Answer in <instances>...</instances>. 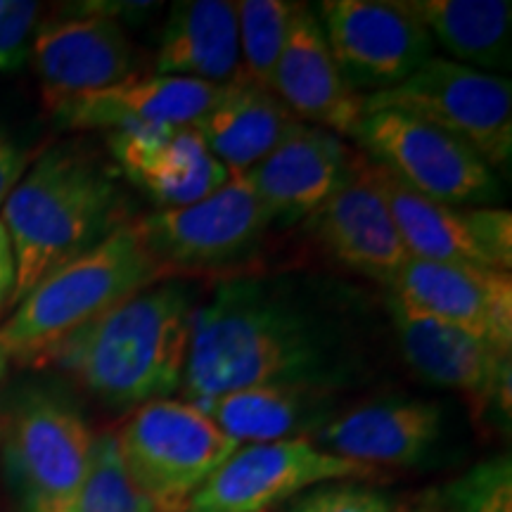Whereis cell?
<instances>
[{
	"mask_svg": "<svg viewBox=\"0 0 512 512\" xmlns=\"http://www.w3.org/2000/svg\"><path fill=\"white\" fill-rule=\"evenodd\" d=\"M91 446L86 420L62 394H24L5 441V467L22 512H74Z\"/></svg>",
	"mask_w": 512,
	"mask_h": 512,
	"instance_id": "obj_8",
	"label": "cell"
},
{
	"mask_svg": "<svg viewBox=\"0 0 512 512\" xmlns=\"http://www.w3.org/2000/svg\"><path fill=\"white\" fill-rule=\"evenodd\" d=\"M240 72L238 8L226 0H181L166 17L155 74L226 86Z\"/></svg>",
	"mask_w": 512,
	"mask_h": 512,
	"instance_id": "obj_23",
	"label": "cell"
},
{
	"mask_svg": "<svg viewBox=\"0 0 512 512\" xmlns=\"http://www.w3.org/2000/svg\"><path fill=\"white\" fill-rule=\"evenodd\" d=\"M41 15V3L0 0V74L19 72L29 62Z\"/></svg>",
	"mask_w": 512,
	"mask_h": 512,
	"instance_id": "obj_30",
	"label": "cell"
},
{
	"mask_svg": "<svg viewBox=\"0 0 512 512\" xmlns=\"http://www.w3.org/2000/svg\"><path fill=\"white\" fill-rule=\"evenodd\" d=\"M441 512H512V460L498 453L446 484Z\"/></svg>",
	"mask_w": 512,
	"mask_h": 512,
	"instance_id": "obj_28",
	"label": "cell"
},
{
	"mask_svg": "<svg viewBox=\"0 0 512 512\" xmlns=\"http://www.w3.org/2000/svg\"><path fill=\"white\" fill-rule=\"evenodd\" d=\"M74 512H157L150 498L128 475L114 432L93 437L88 472Z\"/></svg>",
	"mask_w": 512,
	"mask_h": 512,
	"instance_id": "obj_27",
	"label": "cell"
},
{
	"mask_svg": "<svg viewBox=\"0 0 512 512\" xmlns=\"http://www.w3.org/2000/svg\"><path fill=\"white\" fill-rule=\"evenodd\" d=\"M446 60L486 74L510 67L512 5L508 0H406Z\"/></svg>",
	"mask_w": 512,
	"mask_h": 512,
	"instance_id": "obj_25",
	"label": "cell"
},
{
	"mask_svg": "<svg viewBox=\"0 0 512 512\" xmlns=\"http://www.w3.org/2000/svg\"><path fill=\"white\" fill-rule=\"evenodd\" d=\"M375 181L413 259L510 273L512 214L498 207H453L408 190L373 164Z\"/></svg>",
	"mask_w": 512,
	"mask_h": 512,
	"instance_id": "obj_13",
	"label": "cell"
},
{
	"mask_svg": "<svg viewBox=\"0 0 512 512\" xmlns=\"http://www.w3.org/2000/svg\"><path fill=\"white\" fill-rule=\"evenodd\" d=\"M29 164V152L15 138L0 131V204L10 195L19 178L24 176Z\"/></svg>",
	"mask_w": 512,
	"mask_h": 512,
	"instance_id": "obj_31",
	"label": "cell"
},
{
	"mask_svg": "<svg viewBox=\"0 0 512 512\" xmlns=\"http://www.w3.org/2000/svg\"><path fill=\"white\" fill-rule=\"evenodd\" d=\"M271 91L302 124L351 138L361 119V95L339 72L313 5L294 3Z\"/></svg>",
	"mask_w": 512,
	"mask_h": 512,
	"instance_id": "obj_19",
	"label": "cell"
},
{
	"mask_svg": "<svg viewBox=\"0 0 512 512\" xmlns=\"http://www.w3.org/2000/svg\"><path fill=\"white\" fill-rule=\"evenodd\" d=\"M235 8H238L240 36V72L235 79L271 91L275 64H278L280 53H283L294 3H285V0H242V3H235Z\"/></svg>",
	"mask_w": 512,
	"mask_h": 512,
	"instance_id": "obj_26",
	"label": "cell"
},
{
	"mask_svg": "<svg viewBox=\"0 0 512 512\" xmlns=\"http://www.w3.org/2000/svg\"><path fill=\"white\" fill-rule=\"evenodd\" d=\"M347 138L297 121L275 150L242 174L275 221H306L349 176Z\"/></svg>",
	"mask_w": 512,
	"mask_h": 512,
	"instance_id": "obj_20",
	"label": "cell"
},
{
	"mask_svg": "<svg viewBox=\"0 0 512 512\" xmlns=\"http://www.w3.org/2000/svg\"><path fill=\"white\" fill-rule=\"evenodd\" d=\"M316 15L339 72L361 98L392 91L434 57L406 0H325Z\"/></svg>",
	"mask_w": 512,
	"mask_h": 512,
	"instance_id": "obj_10",
	"label": "cell"
},
{
	"mask_svg": "<svg viewBox=\"0 0 512 512\" xmlns=\"http://www.w3.org/2000/svg\"><path fill=\"white\" fill-rule=\"evenodd\" d=\"M387 311L401 354L420 380L463 394L482 418H494L501 425H508L512 354L420 316L392 294L387 297Z\"/></svg>",
	"mask_w": 512,
	"mask_h": 512,
	"instance_id": "obj_12",
	"label": "cell"
},
{
	"mask_svg": "<svg viewBox=\"0 0 512 512\" xmlns=\"http://www.w3.org/2000/svg\"><path fill=\"white\" fill-rule=\"evenodd\" d=\"M375 110H399L444 128L494 171L510 164L512 88L501 74L434 55L392 91L361 98V117Z\"/></svg>",
	"mask_w": 512,
	"mask_h": 512,
	"instance_id": "obj_7",
	"label": "cell"
},
{
	"mask_svg": "<svg viewBox=\"0 0 512 512\" xmlns=\"http://www.w3.org/2000/svg\"><path fill=\"white\" fill-rule=\"evenodd\" d=\"M29 60L48 110L74 95L105 91L140 76L138 50L124 24L81 10L38 24Z\"/></svg>",
	"mask_w": 512,
	"mask_h": 512,
	"instance_id": "obj_14",
	"label": "cell"
},
{
	"mask_svg": "<svg viewBox=\"0 0 512 512\" xmlns=\"http://www.w3.org/2000/svg\"><path fill=\"white\" fill-rule=\"evenodd\" d=\"M294 124V114L273 91L235 79L223 86L219 102L192 128L230 174H247L271 155Z\"/></svg>",
	"mask_w": 512,
	"mask_h": 512,
	"instance_id": "obj_24",
	"label": "cell"
},
{
	"mask_svg": "<svg viewBox=\"0 0 512 512\" xmlns=\"http://www.w3.org/2000/svg\"><path fill=\"white\" fill-rule=\"evenodd\" d=\"M223 93L214 83L178 76H133L119 86L74 95L50 107L57 124L69 131H124L145 126H192Z\"/></svg>",
	"mask_w": 512,
	"mask_h": 512,
	"instance_id": "obj_21",
	"label": "cell"
},
{
	"mask_svg": "<svg viewBox=\"0 0 512 512\" xmlns=\"http://www.w3.org/2000/svg\"><path fill=\"white\" fill-rule=\"evenodd\" d=\"M304 223L335 264L384 287L411 259L375 181L373 162L361 152L344 183Z\"/></svg>",
	"mask_w": 512,
	"mask_h": 512,
	"instance_id": "obj_16",
	"label": "cell"
},
{
	"mask_svg": "<svg viewBox=\"0 0 512 512\" xmlns=\"http://www.w3.org/2000/svg\"><path fill=\"white\" fill-rule=\"evenodd\" d=\"M235 444L311 439L335 415V392L299 384H259L195 403Z\"/></svg>",
	"mask_w": 512,
	"mask_h": 512,
	"instance_id": "obj_22",
	"label": "cell"
},
{
	"mask_svg": "<svg viewBox=\"0 0 512 512\" xmlns=\"http://www.w3.org/2000/svg\"><path fill=\"white\" fill-rule=\"evenodd\" d=\"M361 155L408 190L453 207H489L498 174L463 140L399 110L366 112L351 133Z\"/></svg>",
	"mask_w": 512,
	"mask_h": 512,
	"instance_id": "obj_6",
	"label": "cell"
},
{
	"mask_svg": "<svg viewBox=\"0 0 512 512\" xmlns=\"http://www.w3.org/2000/svg\"><path fill=\"white\" fill-rule=\"evenodd\" d=\"M0 219L15 252V306L57 266L128 221L121 176L88 145H53L27 166L3 200Z\"/></svg>",
	"mask_w": 512,
	"mask_h": 512,
	"instance_id": "obj_3",
	"label": "cell"
},
{
	"mask_svg": "<svg viewBox=\"0 0 512 512\" xmlns=\"http://www.w3.org/2000/svg\"><path fill=\"white\" fill-rule=\"evenodd\" d=\"M351 318L330 294L294 275H240L195 306L183 401L259 384L337 392L361 373Z\"/></svg>",
	"mask_w": 512,
	"mask_h": 512,
	"instance_id": "obj_1",
	"label": "cell"
},
{
	"mask_svg": "<svg viewBox=\"0 0 512 512\" xmlns=\"http://www.w3.org/2000/svg\"><path fill=\"white\" fill-rule=\"evenodd\" d=\"M121 458L157 512H185L240 444L195 403L162 399L140 406L117 434Z\"/></svg>",
	"mask_w": 512,
	"mask_h": 512,
	"instance_id": "obj_5",
	"label": "cell"
},
{
	"mask_svg": "<svg viewBox=\"0 0 512 512\" xmlns=\"http://www.w3.org/2000/svg\"><path fill=\"white\" fill-rule=\"evenodd\" d=\"M8 363H10L8 351H5L3 344H0V384H3V377L8 373Z\"/></svg>",
	"mask_w": 512,
	"mask_h": 512,
	"instance_id": "obj_33",
	"label": "cell"
},
{
	"mask_svg": "<svg viewBox=\"0 0 512 512\" xmlns=\"http://www.w3.org/2000/svg\"><path fill=\"white\" fill-rule=\"evenodd\" d=\"M387 290L420 316L512 354L510 273L411 256Z\"/></svg>",
	"mask_w": 512,
	"mask_h": 512,
	"instance_id": "obj_15",
	"label": "cell"
},
{
	"mask_svg": "<svg viewBox=\"0 0 512 512\" xmlns=\"http://www.w3.org/2000/svg\"><path fill=\"white\" fill-rule=\"evenodd\" d=\"M387 494L366 482H330L297 496L287 512H394Z\"/></svg>",
	"mask_w": 512,
	"mask_h": 512,
	"instance_id": "obj_29",
	"label": "cell"
},
{
	"mask_svg": "<svg viewBox=\"0 0 512 512\" xmlns=\"http://www.w3.org/2000/svg\"><path fill=\"white\" fill-rule=\"evenodd\" d=\"M166 275L147 249L138 221L121 223L98 245L31 287L0 328V344L15 361L38 366L64 337L131 294L162 283Z\"/></svg>",
	"mask_w": 512,
	"mask_h": 512,
	"instance_id": "obj_4",
	"label": "cell"
},
{
	"mask_svg": "<svg viewBox=\"0 0 512 512\" xmlns=\"http://www.w3.org/2000/svg\"><path fill=\"white\" fill-rule=\"evenodd\" d=\"M107 147L119 176L157 209L188 207L233 176L192 126H145L112 131Z\"/></svg>",
	"mask_w": 512,
	"mask_h": 512,
	"instance_id": "obj_17",
	"label": "cell"
},
{
	"mask_svg": "<svg viewBox=\"0 0 512 512\" xmlns=\"http://www.w3.org/2000/svg\"><path fill=\"white\" fill-rule=\"evenodd\" d=\"M368 467L323 451L311 439L242 444L207 484L192 496L185 512H271L330 482H366Z\"/></svg>",
	"mask_w": 512,
	"mask_h": 512,
	"instance_id": "obj_11",
	"label": "cell"
},
{
	"mask_svg": "<svg viewBox=\"0 0 512 512\" xmlns=\"http://www.w3.org/2000/svg\"><path fill=\"white\" fill-rule=\"evenodd\" d=\"M394 512H413V510H408V508H396Z\"/></svg>",
	"mask_w": 512,
	"mask_h": 512,
	"instance_id": "obj_34",
	"label": "cell"
},
{
	"mask_svg": "<svg viewBox=\"0 0 512 512\" xmlns=\"http://www.w3.org/2000/svg\"><path fill=\"white\" fill-rule=\"evenodd\" d=\"M444 434V408L413 396H384L335 413L313 434V444L368 467L425 463Z\"/></svg>",
	"mask_w": 512,
	"mask_h": 512,
	"instance_id": "obj_18",
	"label": "cell"
},
{
	"mask_svg": "<svg viewBox=\"0 0 512 512\" xmlns=\"http://www.w3.org/2000/svg\"><path fill=\"white\" fill-rule=\"evenodd\" d=\"M192 311L185 280L150 285L64 337L38 366H57L110 406L171 399L183 389Z\"/></svg>",
	"mask_w": 512,
	"mask_h": 512,
	"instance_id": "obj_2",
	"label": "cell"
},
{
	"mask_svg": "<svg viewBox=\"0 0 512 512\" xmlns=\"http://www.w3.org/2000/svg\"><path fill=\"white\" fill-rule=\"evenodd\" d=\"M275 223L273 214L242 174L200 202L155 209L138 219L147 249L166 273L219 271L256 252Z\"/></svg>",
	"mask_w": 512,
	"mask_h": 512,
	"instance_id": "obj_9",
	"label": "cell"
},
{
	"mask_svg": "<svg viewBox=\"0 0 512 512\" xmlns=\"http://www.w3.org/2000/svg\"><path fill=\"white\" fill-rule=\"evenodd\" d=\"M15 280H17V264H15V252H12V242L8 230L0 219V313L5 306H10L12 292H15Z\"/></svg>",
	"mask_w": 512,
	"mask_h": 512,
	"instance_id": "obj_32",
	"label": "cell"
}]
</instances>
